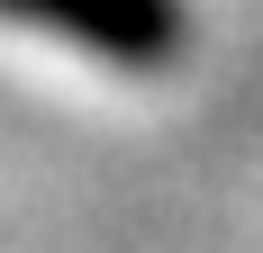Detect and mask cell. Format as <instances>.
<instances>
[{
    "instance_id": "6da1fadb",
    "label": "cell",
    "mask_w": 263,
    "mask_h": 253,
    "mask_svg": "<svg viewBox=\"0 0 263 253\" xmlns=\"http://www.w3.org/2000/svg\"><path fill=\"white\" fill-rule=\"evenodd\" d=\"M0 18L46 27L64 46L118 64V73H163V64L182 54V36H191L182 0H0Z\"/></svg>"
}]
</instances>
